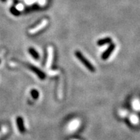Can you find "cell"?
Returning a JSON list of instances; mask_svg holds the SVG:
<instances>
[{"label":"cell","mask_w":140,"mask_h":140,"mask_svg":"<svg viewBox=\"0 0 140 140\" xmlns=\"http://www.w3.org/2000/svg\"><path fill=\"white\" fill-rule=\"evenodd\" d=\"M75 56L77 57V58H78L90 71H91V72H95V68L93 65L80 51H77L75 53Z\"/></svg>","instance_id":"obj_1"},{"label":"cell","mask_w":140,"mask_h":140,"mask_svg":"<svg viewBox=\"0 0 140 140\" xmlns=\"http://www.w3.org/2000/svg\"><path fill=\"white\" fill-rule=\"evenodd\" d=\"M48 20H47V19H44V20H43V21H42V22H41L40 24L37 25L36 26H35L34 28H32V29H31V30H29L28 33H29L31 35L36 34V33H38V31H40L41 30H42L43 28H45V27L46 26L47 24H48Z\"/></svg>","instance_id":"obj_2"},{"label":"cell","mask_w":140,"mask_h":140,"mask_svg":"<svg viewBox=\"0 0 140 140\" xmlns=\"http://www.w3.org/2000/svg\"><path fill=\"white\" fill-rule=\"evenodd\" d=\"M29 68L36 74L38 75V77L41 79V80H44L46 78V75L44 72H42L40 69H38V68L34 66V65H29Z\"/></svg>","instance_id":"obj_3"},{"label":"cell","mask_w":140,"mask_h":140,"mask_svg":"<svg viewBox=\"0 0 140 140\" xmlns=\"http://www.w3.org/2000/svg\"><path fill=\"white\" fill-rule=\"evenodd\" d=\"M114 48H115V45H114V44H111L109 46V47L107 48V50L103 53L102 58H103V60L107 59V58L110 57V56L111 55V53L113 52V51L114 50Z\"/></svg>","instance_id":"obj_4"},{"label":"cell","mask_w":140,"mask_h":140,"mask_svg":"<svg viewBox=\"0 0 140 140\" xmlns=\"http://www.w3.org/2000/svg\"><path fill=\"white\" fill-rule=\"evenodd\" d=\"M48 61H47V68H50L53 61V47L49 46L48 48Z\"/></svg>","instance_id":"obj_5"},{"label":"cell","mask_w":140,"mask_h":140,"mask_svg":"<svg viewBox=\"0 0 140 140\" xmlns=\"http://www.w3.org/2000/svg\"><path fill=\"white\" fill-rule=\"evenodd\" d=\"M17 127L19 128V131L21 132H24L25 131V127H24V120L22 119V117H18L17 118Z\"/></svg>","instance_id":"obj_6"},{"label":"cell","mask_w":140,"mask_h":140,"mask_svg":"<svg viewBox=\"0 0 140 140\" xmlns=\"http://www.w3.org/2000/svg\"><path fill=\"white\" fill-rule=\"evenodd\" d=\"M111 42H112V38L110 37H107L99 40L97 44L98 46H104V45H106V44H111Z\"/></svg>","instance_id":"obj_7"},{"label":"cell","mask_w":140,"mask_h":140,"mask_svg":"<svg viewBox=\"0 0 140 140\" xmlns=\"http://www.w3.org/2000/svg\"><path fill=\"white\" fill-rule=\"evenodd\" d=\"M28 52H29V53L31 55V56H32L34 59L38 60V59L39 58V55H38V53H37V51H36L34 48H30L28 49Z\"/></svg>","instance_id":"obj_8"},{"label":"cell","mask_w":140,"mask_h":140,"mask_svg":"<svg viewBox=\"0 0 140 140\" xmlns=\"http://www.w3.org/2000/svg\"><path fill=\"white\" fill-rule=\"evenodd\" d=\"M31 95L32 97H33L34 99H35V100L38 99V97H39V93H38V91L37 90H36V89H33V90H31Z\"/></svg>","instance_id":"obj_9"},{"label":"cell","mask_w":140,"mask_h":140,"mask_svg":"<svg viewBox=\"0 0 140 140\" xmlns=\"http://www.w3.org/2000/svg\"><path fill=\"white\" fill-rule=\"evenodd\" d=\"M11 13H12L14 15H15V16H18L19 14V11H18V9H17L13 8V9H11Z\"/></svg>","instance_id":"obj_10"},{"label":"cell","mask_w":140,"mask_h":140,"mask_svg":"<svg viewBox=\"0 0 140 140\" xmlns=\"http://www.w3.org/2000/svg\"></svg>","instance_id":"obj_11"}]
</instances>
